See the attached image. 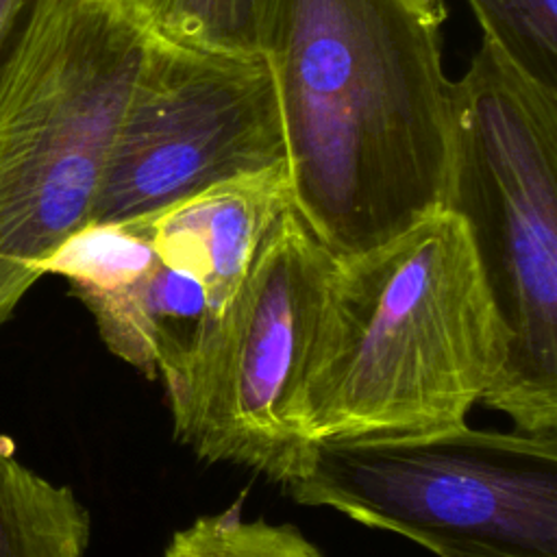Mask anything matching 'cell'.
<instances>
[{"label": "cell", "mask_w": 557, "mask_h": 557, "mask_svg": "<svg viewBox=\"0 0 557 557\" xmlns=\"http://www.w3.org/2000/svg\"><path fill=\"white\" fill-rule=\"evenodd\" d=\"M442 0H276L270 67L294 211L335 255L442 207L450 83Z\"/></svg>", "instance_id": "1"}, {"label": "cell", "mask_w": 557, "mask_h": 557, "mask_svg": "<svg viewBox=\"0 0 557 557\" xmlns=\"http://www.w3.org/2000/svg\"><path fill=\"white\" fill-rule=\"evenodd\" d=\"M161 557H324L294 524L246 520L237 507L205 513L176 531Z\"/></svg>", "instance_id": "12"}, {"label": "cell", "mask_w": 557, "mask_h": 557, "mask_svg": "<svg viewBox=\"0 0 557 557\" xmlns=\"http://www.w3.org/2000/svg\"><path fill=\"white\" fill-rule=\"evenodd\" d=\"M294 207L287 168L211 185L133 218L157 257L194 276L222 322L235 305L263 237Z\"/></svg>", "instance_id": "8"}, {"label": "cell", "mask_w": 557, "mask_h": 557, "mask_svg": "<svg viewBox=\"0 0 557 557\" xmlns=\"http://www.w3.org/2000/svg\"><path fill=\"white\" fill-rule=\"evenodd\" d=\"M507 352L470 233L437 207L379 246L335 257L292 429L307 446L459 429Z\"/></svg>", "instance_id": "2"}, {"label": "cell", "mask_w": 557, "mask_h": 557, "mask_svg": "<svg viewBox=\"0 0 557 557\" xmlns=\"http://www.w3.org/2000/svg\"><path fill=\"white\" fill-rule=\"evenodd\" d=\"M26 2L28 0H0V54L7 46V41L11 39Z\"/></svg>", "instance_id": "14"}, {"label": "cell", "mask_w": 557, "mask_h": 557, "mask_svg": "<svg viewBox=\"0 0 557 557\" xmlns=\"http://www.w3.org/2000/svg\"><path fill=\"white\" fill-rule=\"evenodd\" d=\"M91 518L70 485L24 466L0 435V557H85Z\"/></svg>", "instance_id": "10"}, {"label": "cell", "mask_w": 557, "mask_h": 557, "mask_svg": "<svg viewBox=\"0 0 557 557\" xmlns=\"http://www.w3.org/2000/svg\"><path fill=\"white\" fill-rule=\"evenodd\" d=\"M285 490L437 557H557V433L309 444Z\"/></svg>", "instance_id": "5"}, {"label": "cell", "mask_w": 557, "mask_h": 557, "mask_svg": "<svg viewBox=\"0 0 557 557\" xmlns=\"http://www.w3.org/2000/svg\"><path fill=\"white\" fill-rule=\"evenodd\" d=\"M333 265L335 255L285 209L194 379L170 400L174 435L196 457L281 485L298 472L307 444L289 416Z\"/></svg>", "instance_id": "6"}, {"label": "cell", "mask_w": 557, "mask_h": 557, "mask_svg": "<svg viewBox=\"0 0 557 557\" xmlns=\"http://www.w3.org/2000/svg\"><path fill=\"white\" fill-rule=\"evenodd\" d=\"M276 0H141L135 15L163 41L244 59H263Z\"/></svg>", "instance_id": "11"}, {"label": "cell", "mask_w": 557, "mask_h": 557, "mask_svg": "<svg viewBox=\"0 0 557 557\" xmlns=\"http://www.w3.org/2000/svg\"><path fill=\"white\" fill-rule=\"evenodd\" d=\"M70 294L115 357L146 379H161L168 403L185 392L222 326L205 287L157 252L139 270Z\"/></svg>", "instance_id": "9"}, {"label": "cell", "mask_w": 557, "mask_h": 557, "mask_svg": "<svg viewBox=\"0 0 557 557\" xmlns=\"http://www.w3.org/2000/svg\"><path fill=\"white\" fill-rule=\"evenodd\" d=\"M276 168H287V157L265 59L200 52L148 35L91 222L141 218Z\"/></svg>", "instance_id": "7"}, {"label": "cell", "mask_w": 557, "mask_h": 557, "mask_svg": "<svg viewBox=\"0 0 557 557\" xmlns=\"http://www.w3.org/2000/svg\"><path fill=\"white\" fill-rule=\"evenodd\" d=\"M442 207L463 220L509 331L485 405L513 429L557 433V91L487 39L450 83Z\"/></svg>", "instance_id": "4"}, {"label": "cell", "mask_w": 557, "mask_h": 557, "mask_svg": "<svg viewBox=\"0 0 557 557\" xmlns=\"http://www.w3.org/2000/svg\"><path fill=\"white\" fill-rule=\"evenodd\" d=\"M483 39L557 91V0H468Z\"/></svg>", "instance_id": "13"}, {"label": "cell", "mask_w": 557, "mask_h": 557, "mask_svg": "<svg viewBox=\"0 0 557 557\" xmlns=\"http://www.w3.org/2000/svg\"><path fill=\"white\" fill-rule=\"evenodd\" d=\"M117 2H120V4H122V7H126V9H128V11H131V13H135V11H137V7H139V2H141V0H117Z\"/></svg>", "instance_id": "15"}, {"label": "cell", "mask_w": 557, "mask_h": 557, "mask_svg": "<svg viewBox=\"0 0 557 557\" xmlns=\"http://www.w3.org/2000/svg\"><path fill=\"white\" fill-rule=\"evenodd\" d=\"M148 30L117 0H28L0 54V329L91 222Z\"/></svg>", "instance_id": "3"}]
</instances>
